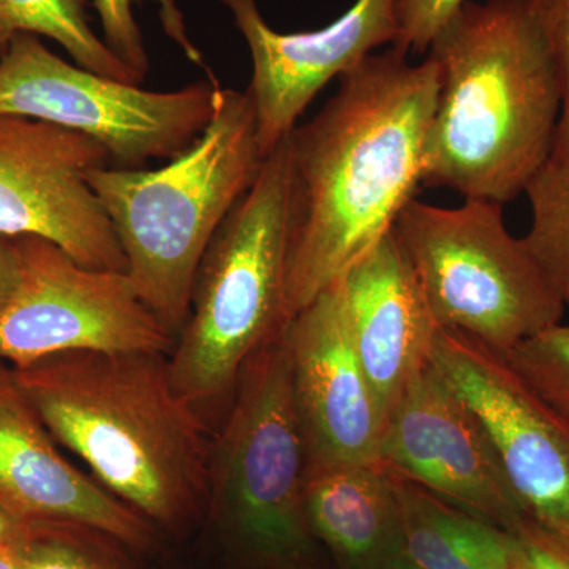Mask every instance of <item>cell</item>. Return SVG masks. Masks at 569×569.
I'll list each match as a JSON object with an SVG mask.
<instances>
[{
	"instance_id": "cell-1",
	"label": "cell",
	"mask_w": 569,
	"mask_h": 569,
	"mask_svg": "<svg viewBox=\"0 0 569 569\" xmlns=\"http://www.w3.org/2000/svg\"><path fill=\"white\" fill-rule=\"evenodd\" d=\"M388 48L339 78V89L288 134L287 310L293 318L347 274L422 186L440 71Z\"/></svg>"
},
{
	"instance_id": "cell-2",
	"label": "cell",
	"mask_w": 569,
	"mask_h": 569,
	"mask_svg": "<svg viewBox=\"0 0 569 569\" xmlns=\"http://www.w3.org/2000/svg\"><path fill=\"white\" fill-rule=\"evenodd\" d=\"M440 71L422 186L507 204L548 163L560 118L552 59L530 0H468L438 32Z\"/></svg>"
},
{
	"instance_id": "cell-3",
	"label": "cell",
	"mask_w": 569,
	"mask_h": 569,
	"mask_svg": "<svg viewBox=\"0 0 569 569\" xmlns=\"http://www.w3.org/2000/svg\"><path fill=\"white\" fill-rule=\"evenodd\" d=\"M164 356L69 351L10 373L44 429L108 492L148 522L174 526L209 498L211 448Z\"/></svg>"
},
{
	"instance_id": "cell-4",
	"label": "cell",
	"mask_w": 569,
	"mask_h": 569,
	"mask_svg": "<svg viewBox=\"0 0 569 569\" xmlns=\"http://www.w3.org/2000/svg\"><path fill=\"white\" fill-rule=\"evenodd\" d=\"M264 159L252 96L220 89L204 132L163 167L89 171L134 290L174 337L189 318L206 250Z\"/></svg>"
},
{
	"instance_id": "cell-5",
	"label": "cell",
	"mask_w": 569,
	"mask_h": 569,
	"mask_svg": "<svg viewBox=\"0 0 569 569\" xmlns=\"http://www.w3.org/2000/svg\"><path fill=\"white\" fill-rule=\"evenodd\" d=\"M288 137L206 250L189 318L168 358L171 383L197 410L234 391L246 362L290 323L287 310Z\"/></svg>"
},
{
	"instance_id": "cell-6",
	"label": "cell",
	"mask_w": 569,
	"mask_h": 569,
	"mask_svg": "<svg viewBox=\"0 0 569 569\" xmlns=\"http://www.w3.org/2000/svg\"><path fill=\"white\" fill-rule=\"evenodd\" d=\"M392 230L441 328L507 355L563 318L567 306L523 239L509 233L503 204L440 208L415 198Z\"/></svg>"
},
{
	"instance_id": "cell-7",
	"label": "cell",
	"mask_w": 569,
	"mask_h": 569,
	"mask_svg": "<svg viewBox=\"0 0 569 569\" xmlns=\"http://www.w3.org/2000/svg\"><path fill=\"white\" fill-rule=\"evenodd\" d=\"M283 331L239 373L209 455V498L254 552L299 559L312 538L305 508L309 458Z\"/></svg>"
},
{
	"instance_id": "cell-8",
	"label": "cell",
	"mask_w": 569,
	"mask_h": 569,
	"mask_svg": "<svg viewBox=\"0 0 569 569\" xmlns=\"http://www.w3.org/2000/svg\"><path fill=\"white\" fill-rule=\"evenodd\" d=\"M220 89L198 81L148 91L63 61L31 33L14 37L0 54V114L88 134L118 168H142L189 149L211 122Z\"/></svg>"
},
{
	"instance_id": "cell-9",
	"label": "cell",
	"mask_w": 569,
	"mask_h": 569,
	"mask_svg": "<svg viewBox=\"0 0 569 569\" xmlns=\"http://www.w3.org/2000/svg\"><path fill=\"white\" fill-rule=\"evenodd\" d=\"M13 239L21 279L0 310V359L10 369L69 351L171 353L176 337L127 272L86 268L47 239Z\"/></svg>"
},
{
	"instance_id": "cell-10",
	"label": "cell",
	"mask_w": 569,
	"mask_h": 569,
	"mask_svg": "<svg viewBox=\"0 0 569 569\" xmlns=\"http://www.w3.org/2000/svg\"><path fill=\"white\" fill-rule=\"evenodd\" d=\"M111 164L88 134L0 114V234L47 239L77 263L127 272L126 254L89 171Z\"/></svg>"
},
{
	"instance_id": "cell-11",
	"label": "cell",
	"mask_w": 569,
	"mask_h": 569,
	"mask_svg": "<svg viewBox=\"0 0 569 569\" xmlns=\"http://www.w3.org/2000/svg\"><path fill=\"white\" fill-rule=\"evenodd\" d=\"M430 362L481 421L527 518L569 541L567 422L475 337L440 326Z\"/></svg>"
},
{
	"instance_id": "cell-12",
	"label": "cell",
	"mask_w": 569,
	"mask_h": 569,
	"mask_svg": "<svg viewBox=\"0 0 569 569\" xmlns=\"http://www.w3.org/2000/svg\"><path fill=\"white\" fill-rule=\"evenodd\" d=\"M378 463L500 529L527 518L481 421L432 362L389 410Z\"/></svg>"
},
{
	"instance_id": "cell-13",
	"label": "cell",
	"mask_w": 569,
	"mask_h": 569,
	"mask_svg": "<svg viewBox=\"0 0 569 569\" xmlns=\"http://www.w3.org/2000/svg\"><path fill=\"white\" fill-rule=\"evenodd\" d=\"M399 0H356L331 24L310 32H277L257 0H222L252 56L247 91L257 111L261 153L268 156L298 126L326 84L353 70L377 48L395 44Z\"/></svg>"
},
{
	"instance_id": "cell-14",
	"label": "cell",
	"mask_w": 569,
	"mask_h": 569,
	"mask_svg": "<svg viewBox=\"0 0 569 569\" xmlns=\"http://www.w3.org/2000/svg\"><path fill=\"white\" fill-rule=\"evenodd\" d=\"M309 466L378 462L383 417L351 337L337 280L283 331Z\"/></svg>"
},
{
	"instance_id": "cell-15",
	"label": "cell",
	"mask_w": 569,
	"mask_h": 569,
	"mask_svg": "<svg viewBox=\"0 0 569 569\" xmlns=\"http://www.w3.org/2000/svg\"><path fill=\"white\" fill-rule=\"evenodd\" d=\"M0 511L17 523L80 527L132 548L151 545L148 520L62 458L11 373L0 387Z\"/></svg>"
},
{
	"instance_id": "cell-16",
	"label": "cell",
	"mask_w": 569,
	"mask_h": 569,
	"mask_svg": "<svg viewBox=\"0 0 569 569\" xmlns=\"http://www.w3.org/2000/svg\"><path fill=\"white\" fill-rule=\"evenodd\" d=\"M340 282L356 353L385 422L403 388L429 365L440 326L395 230Z\"/></svg>"
},
{
	"instance_id": "cell-17",
	"label": "cell",
	"mask_w": 569,
	"mask_h": 569,
	"mask_svg": "<svg viewBox=\"0 0 569 569\" xmlns=\"http://www.w3.org/2000/svg\"><path fill=\"white\" fill-rule=\"evenodd\" d=\"M305 508L343 569H385L402 552L395 488L378 462L307 467Z\"/></svg>"
},
{
	"instance_id": "cell-18",
	"label": "cell",
	"mask_w": 569,
	"mask_h": 569,
	"mask_svg": "<svg viewBox=\"0 0 569 569\" xmlns=\"http://www.w3.org/2000/svg\"><path fill=\"white\" fill-rule=\"evenodd\" d=\"M385 470L399 505L402 552L419 569H508L507 530Z\"/></svg>"
},
{
	"instance_id": "cell-19",
	"label": "cell",
	"mask_w": 569,
	"mask_h": 569,
	"mask_svg": "<svg viewBox=\"0 0 569 569\" xmlns=\"http://www.w3.org/2000/svg\"><path fill=\"white\" fill-rule=\"evenodd\" d=\"M86 3L88 0H0V54L21 33L48 37L82 69L141 86L140 74L93 32Z\"/></svg>"
},
{
	"instance_id": "cell-20",
	"label": "cell",
	"mask_w": 569,
	"mask_h": 569,
	"mask_svg": "<svg viewBox=\"0 0 569 569\" xmlns=\"http://www.w3.org/2000/svg\"><path fill=\"white\" fill-rule=\"evenodd\" d=\"M526 194L531 224L523 242L569 307V163L549 159L527 186Z\"/></svg>"
},
{
	"instance_id": "cell-21",
	"label": "cell",
	"mask_w": 569,
	"mask_h": 569,
	"mask_svg": "<svg viewBox=\"0 0 569 569\" xmlns=\"http://www.w3.org/2000/svg\"><path fill=\"white\" fill-rule=\"evenodd\" d=\"M505 358L531 391L569 426V326H550Z\"/></svg>"
},
{
	"instance_id": "cell-22",
	"label": "cell",
	"mask_w": 569,
	"mask_h": 569,
	"mask_svg": "<svg viewBox=\"0 0 569 569\" xmlns=\"http://www.w3.org/2000/svg\"><path fill=\"white\" fill-rule=\"evenodd\" d=\"M545 33L560 92V118L550 160L569 163V0H530Z\"/></svg>"
},
{
	"instance_id": "cell-23",
	"label": "cell",
	"mask_w": 569,
	"mask_h": 569,
	"mask_svg": "<svg viewBox=\"0 0 569 569\" xmlns=\"http://www.w3.org/2000/svg\"><path fill=\"white\" fill-rule=\"evenodd\" d=\"M24 569H100L81 549L73 531L80 527L17 523Z\"/></svg>"
},
{
	"instance_id": "cell-24",
	"label": "cell",
	"mask_w": 569,
	"mask_h": 569,
	"mask_svg": "<svg viewBox=\"0 0 569 569\" xmlns=\"http://www.w3.org/2000/svg\"><path fill=\"white\" fill-rule=\"evenodd\" d=\"M467 2L468 0H399V33L392 47L407 54L429 51L438 32Z\"/></svg>"
},
{
	"instance_id": "cell-25",
	"label": "cell",
	"mask_w": 569,
	"mask_h": 569,
	"mask_svg": "<svg viewBox=\"0 0 569 569\" xmlns=\"http://www.w3.org/2000/svg\"><path fill=\"white\" fill-rule=\"evenodd\" d=\"M102 24L103 41L116 56L144 80L149 62L140 24L133 14L134 0H92Z\"/></svg>"
},
{
	"instance_id": "cell-26",
	"label": "cell",
	"mask_w": 569,
	"mask_h": 569,
	"mask_svg": "<svg viewBox=\"0 0 569 569\" xmlns=\"http://www.w3.org/2000/svg\"><path fill=\"white\" fill-rule=\"evenodd\" d=\"M508 533V569H569V541L520 519Z\"/></svg>"
},
{
	"instance_id": "cell-27",
	"label": "cell",
	"mask_w": 569,
	"mask_h": 569,
	"mask_svg": "<svg viewBox=\"0 0 569 569\" xmlns=\"http://www.w3.org/2000/svg\"><path fill=\"white\" fill-rule=\"evenodd\" d=\"M21 279V254L13 238L0 234V310L10 301Z\"/></svg>"
},
{
	"instance_id": "cell-28",
	"label": "cell",
	"mask_w": 569,
	"mask_h": 569,
	"mask_svg": "<svg viewBox=\"0 0 569 569\" xmlns=\"http://www.w3.org/2000/svg\"><path fill=\"white\" fill-rule=\"evenodd\" d=\"M0 569H24L20 539H18L14 523L9 535L0 539Z\"/></svg>"
},
{
	"instance_id": "cell-29",
	"label": "cell",
	"mask_w": 569,
	"mask_h": 569,
	"mask_svg": "<svg viewBox=\"0 0 569 569\" xmlns=\"http://www.w3.org/2000/svg\"><path fill=\"white\" fill-rule=\"evenodd\" d=\"M385 569H419L417 565L413 563L406 553L400 552L399 556H396L395 559L389 561L387 568Z\"/></svg>"
},
{
	"instance_id": "cell-30",
	"label": "cell",
	"mask_w": 569,
	"mask_h": 569,
	"mask_svg": "<svg viewBox=\"0 0 569 569\" xmlns=\"http://www.w3.org/2000/svg\"><path fill=\"white\" fill-rule=\"evenodd\" d=\"M13 523V520H11L9 516L3 515V512L0 511V539L6 538L7 535H9Z\"/></svg>"
},
{
	"instance_id": "cell-31",
	"label": "cell",
	"mask_w": 569,
	"mask_h": 569,
	"mask_svg": "<svg viewBox=\"0 0 569 569\" xmlns=\"http://www.w3.org/2000/svg\"><path fill=\"white\" fill-rule=\"evenodd\" d=\"M10 377V367L6 366V361L0 359V387L9 380Z\"/></svg>"
}]
</instances>
